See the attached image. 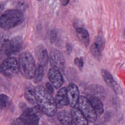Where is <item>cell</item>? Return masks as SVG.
Instances as JSON below:
<instances>
[{
  "mask_svg": "<svg viewBox=\"0 0 125 125\" xmlns=\"http://www.w3.org/2000/svg\"><path fill=\"white\" fill-rule=\"evenodd\" d=\"M38 106L42 112L48 116H54L57 111L55 99L43 86L39 85L34 89Z\"/></svg>",
  "mask_w": 125,
  "mask_h": 125,
  "instance_id": "obj_1",
  "label": "cell"
},
{
  "mask_svg": "<svg viewBox=\"0 0 125 125\" xmlns=\"http://www.w3.org/2000/svg\"><path fill=\"white\" fill-rule=\"evenodd\" d=\"M24 20L23 13L19 10L11 9L5 11L0 17V27L9 30L21 24Z\"/></svg>",
  "mask_w": 125,
  "mask_h": 125,
  "instance_id": "obj_2",
  "label": "cell"
},
{
  "mask_svg": "<svg viewBox=\"0 0 125 125\" xmlns=\"http://www.w3.org/2000/svg\"><path fill=\"white\" fill-rule=\"evenodd\" d=\"M19 68L21 74L27 79L33 78L36 63L33 56L28 52L22 53L19 58Z\"/></svg>",
  "mask_w": 125,
  "mask_h": 125,
  "instance_id": "obj_3",
  "label": "cell"
},
{
  "mask_svg": "<svg viewBox=\"0 0 125 125\" xmlns=\"http://www.w3.org/2000/svg\"><path fill=\"white\" fill-rule=\"evenodd\" d=\"M41 112L38 106L27 108L13 121L11 125H38Z\"/></svg>",
  "mask_w": 125,
  "mask_h": 125,
  "instance_id": "obj_4",
  "label": "cell"
},
{
  "mask_svg": "<svg viewBox=\"0 0 125 125\" xmlns=\"http://www.w3.org/2000/svg\"><path fill=\"white\" fill-rule=\"evenodd\" d=\"M76 107L83 113L88 121L91 123L96 121L97 115L87 98L80 96Z\"/></svg>",
  "mask_w": 125,
  "mask_h": 125,
  "instance_id": "obj_5",
  "label": "cell"
},
{
  "mask_svg": "<svg viewBox=\"0 0 125 125\" xmlns=\"http://www.w3.org/2000/svg\"><path fill=\"white\" fill-rule=\"evenodd\" d=\"M19 64L16 59L8 57L2 61L0 65V72L7 77H12L19 72Z\"/></svg>",
  "mask_w": 125,
  "mask_h": 125,
  "instance_id": "obj_6",
  "label": "cell"
},
{
  "mask_svg": "<svg viewBox=\"0 0 125 125\" xmlns=\"http://www.w3.org/2000/svg\"><path fill=\"white\" fill-rule=\"evenodd\" d=\"M23 41L21 37H16L5 41L2 45V49L7 56L16 55L22 49Z\"/></svg>",
  "mask_w": 125,
  "mask_h": 125,
  "instance_id": "obj_7",
  "label": "cell"
},
{
  "mask_svg": "<svg viewBox=\"0 0 125 125\" xmlns=\"http://www.w3.org/2000/svg\"><path fill=\"white\" fill-rule=\"evenodd\" d=\"M49 62L51 66L61 72H64L65 68V61L62 54L58 50L53 49L49 56Z\"/></svg>",
  "mask_w": 125,
  "mask_h": 125,
  "instance_id": "obj_8",
  "label": "cell"
},
{
  "mask_svg": "<svg viewBox=\"0 0 125 125\" xmlns=\"http://www.w3.org/2000/svg\"><path fill=\"white\" fill-rule=\"evenodd\" d=\"M48 78L50 83L56 89L60 88L63 83V79L62 73L58 70L52 68L48 72Z\"/></svg>",
  "mask_w": 125,
  "mask_h": 125,
  "instance_id": "obj_9",
  "label": "cell"
},
{
  "mask_svg": "<svg viewBox=\"0 0 125 125\" xmlns=\"http://www.w3.org/2000/svg\"><path fill=\"white\" fill-rule=\"evenodd\" d=\"M66 88L69 104L72 107H76L80 97L78 88L75 84L70 83Z\"/></svg>",
  "mask_w": 125,
  "mask_h": 125,
  "instance_id": "obj_10",
  "label": "cell"
},
{
  "mask_svg": "<svg viewBox=\"0 0 125 125\" xmlns=\"http://www.w3.org/2000/svg\"><path fill=\"white\" fill-rule=\"evenodd\" d=\"M101 73L106 84L110 87L115 93L118 94H121L122 93V90L119 85L114 81L110 73L107 70L103 69L101 70Z\"/></svg>",
  "mask_w": 125,
  "mask_h": 125,
  "instance_id": "obj_11",
  "label": "cell"
},
{
  "mask_svg": "<svg viewBox=\"0 0 125 125\" xmlns=\"http://www.w3.org/2000/svg\"><path fill=\"white\" fill-rule=\"evenodd\" d=\"M55 102L58 108H62L69 104L67 88L62 87L57 92L55 97Z\"/></svg>",
  "mask_w": 125,
  "mask_h": 125,
  "instance_id": "obj_12",
  "label": "cell"
},
{
  "mask_svg": "<svg viewBox=\"0 0 125 125\" xmlns=\"http://www.w3.org/2000/svg\"><path fill=\"white\" fill-rule=\"evenodd\" d=\"M35 55L40 64L46 65L48 62L49 57L47 49L42 45H39L35 49Z\"/></svg>",
  "mask_w": 125,
  "mask_h": 125,
  "instance_id": "obj_13",
  "label": "cell"
},
{
  "mask_svg": "<svg viewBox=\"0 0 125 125\" xmlns=\"http://www.w3.org/2000/svg\"><path fill=\"white\" fill-rule=\"evenodd\" d=\"M71 114L75 125H88V120L77 107H72Z\"/></svg>",
  "mask_w": 125,
  "mask_h": 125,
  "instance_id": "obj_14",
  "label": "cell"
},
{
  "mask_svg": "<svg viewBox=\"0 0 125 125\" xmlns=\"http://www.w3.org/2000/svg\"><path fill=\"white\" fill-rule=\"evenodd\" d=\"M87 99L89 100L97 115H100L104 112L103 104L99 97L87 95Z\"/></svg>",
  "mask_w": 125,
  "mask_h": 125,
  "instance_id": "obj_15",
  "label": "cell"
},
{
  "mask_svg": "<svg viewBox=\"0 0 125 125\" xmlns=\"http://www.w3.org/2000/svg\"><path fill=\"white\" fill-rule=\"evenodd\" d=\"M59 121L62 125H73V121L71 113L66 110H62L57 114Z\"/></svg>",
  "mask_w": 125,
  "mask_h": 125,
  "instance_id": "obj_16",
  "label": "cell"
},
{
  "mask_svg": "<svg viewBox=\"0 0 125 125\" xmlns=\"http://www.w3.org/2000/svg\"><path fill=\"white\" fill-rule=\"evenodd\" d=\"M88 95L99 97L101 99H104L105 96V92L102 86L98 84H92L88 87Z\"/></svg>",
  "mask_w": 125,
  "mask_h": 125,
  "instance_id": "obj_17",
  "label": "cell"
},
{
  "mask_svg": "<svg viewBox=\"0 0 125 125\" xmlns=\"http://www.w3.org/2000/svg\"><path fill=\"white\" fill-rule=\"evenodd\" d=\"M76 32L79 41L85 47H87L89 43V35L88 31L83 28L79 27L76 29Z\"/></svg>",
  "mask_w": 125,
  "mask_h": 125,
  "instance_id": "obj_18",
  "label": "cell"
},
{
  "mask_svg": "<svg viewBox=\"0 0 125 125\" xmlns=\"http://www.w3.org/2000/svg\"><path fill=\"white\" fill-rule=\"evenodd\" d=\"M44 69L43 65L39 63L36 66L34 75L33 77L34 82L35 83H40L44 75Z\"/></svg>",
  "mask_w": 125,
  "mask_h": 125,
  "instance_id": "obj_19",
  "label": "cell"
},
{
  "mask_svg": "<svg viewBox=\"0 0 125 125\" xmlns=\"http://www.w3.org/2000/svg\"><path fill=\"white\" fill-rule=\"evenodd\" d=\"M102 49V48L101 46L96 42L92 44L90 47V50L92 55L94 56L95 59L99 61L101 60Z\"/></svg>",
  "mask_w": 125,
  "mask_h": 125,
  "instance_id": "obj_20",
  "label": "cell"
},
{
  "mask_svg": "<svg viewBox=\"0 0 125 125\" xmlns=\"http://www.w3.org/2000/svg\"><path fill=\"white\" fill-rule=\"evenodd\" d=\"M24 97L26 100L30 104H34L36 103L34 89L30 87H27L24 90Z\"/></svg>",
  "mask_w": 125,
  "mask_h": 125,
  "instance_id": "obj_21",
  "label": "cell"
},
{
  "mask_svg": "<svg viewBox=\"0 0 125 125\" xmlns=\"http://www.w3.org/2000/svg\"><path fill=\"white\" fill-rule=\"evenodd\" d=\"M10 99L9 97L3 94L0 95V108L1 109H5L9 104Z\"/></svg>",
  "mask_w": 125,
  "mask_h": 125,
  "instance_id": "obj_22",
  "label": "cell"
},
{
  "mask_svg": "<svg viewBox=\"0 0 125 125\" xmlns=\"http://www.w3.org/2000/svg\"><path fill=\"white\" fill-rule=\"evenodd\" d=\"M74 62L75 64L80 68H82L83 65V61L81 58H76L74 60Z\"/></svg>",
  "mask_w": 125,
  "mask_h": 125,
  "instance_id": "obj_23",
  "label": "cell"
},
{
  "mask_svg": "<svg viewBox=\"0 0 125 125\" xmlns=\"http://www.w3.org/2000/svg\"><path fill=\"white\" fill-rule=\"evenodd\" d=\"M57 38V33L55 30H53L51 31L50 34V40L52 43H53L56 41Z\"/></svg>",
  "mask_w": 125,
  "mask_h": 125,
  "instance_id": "obj_24",
  "label": "cell"
},
{
  "mask_svg": "<svg viewBox=\"0 0 125 125\" xmlns=\"http://www.w3.org/2000/svg\"><path fill=\"white\" fill-rule=\"evenodd\" d=\"M45 86H46V90H47V91L51 95H53V93H54V88H53V85L50 83H49V82H47L46 83V84H45Z\"/></svg>",
  "mask_w": 125,
  "mask_h": 125,
  "instance_id": "obj_25",
  "label": "cell"
},
{
  "mask_svg": "<svg viewBox=\"0 0 125 125\" xmlns=\"http://www.w3.org/2000/svg\"><path fill=\"white\" fill-rule=\"evenodd\" d=\"M69 2V0H61V3L62 5L66 6L67 5Z\"/></svg>",
  "mask_w": 125,
  "mask_h": 125,
  "instance_id": "obj_26",
  "label": "cell"
},
{
  "mask_svg": "<svg viewBox=\"0 0 125 125\" xmlns=\"http://www.w3.org/2000/svg\"><path fill=\"white\" fill-rule=\"evenodd\" d=\"M72 50V47L71 46V45H70L69 44L68 45V46L67 47V50L68 52H71Z\"/></svg>",
  "mask_w": 125,
  "mask_h": 125,
  "instance_id": "obj_27",
  "label": "cell"
},
{
  "mask_svg": "<svg viewBox=\"0 0 125 125\" xmlns=\"http://www.w3.org/2000/svg\"><path fill=\"white\" fill-rule=\"evenodd\" d=\"M103 125V124H96V125Z\"/></svg>",
  "mask_w": 125,
  "mask_h": 125,
  "instance_id": "obj_28",
  "label": "cell"
},
{
  "mask_svg": "<svg viewBox=\"0 0 125 125\" xmlns=\"http://www.w3.org/2000/svg\"><path fill=\"white\" fill-rule=\"evenodd\" d=\"M38 0V1H40V0Z\"/></svg>",
  "mask_w": 125,
  "mask_h": 125,
  "instance_id": "obj_29",
  "label": "cell"
}]
</instances>
